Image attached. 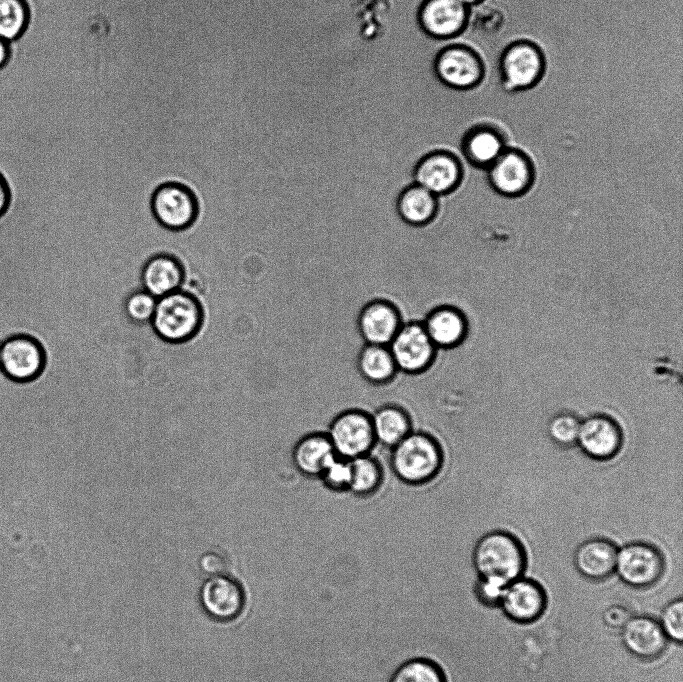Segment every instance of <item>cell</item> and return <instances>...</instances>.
Returning a JSON list of instances; mask_svg holds the SVG:
<instances>
[{
	"label": "cell",
	"instance_id": "30",
	"mask_svg": "<svg viewBox=\"0 0 683 682\" xmlns=\"http://www.w3.org/2000/svg\"><path fill=\"white\" fill-rule=\"evenodd\" d=\"M581 420L569 411L553 415L547 424L549 438L558 446L568 448L577 442Z\"/></svg>",
	"mask_w": 683,
	"mask_h": 682
},
{
	"label": "cell",
	"instance_id": "22",
	"mask_svg": "<svg viewBox=\"0 0 683 682\" xmlns=\"http://www.w3.org/2000/svg\"><path fill=\"white\" fill-rule=\"evenodd\" d=\"M185 281V268L174 255L158 253L151 256L141 271L143 289L159 299L180 290Z\"/></svg>",
	"mask_w": 683,
	"mask_h": 682
},
{
	"label": "cell",
	"instance_id": "37",
	"mask_svg": "<svg viewBox=\"0 0 683 682\" xmlns=\"http://www.w3.org/2000/svg\"><path fill=\"white\" fill-rule=\"evenodd\" d=\"M201 568L204 573L211 577L223 575L225 571V562L219 556L208 555L202 559Z\"/></svg>",
	"mask_w": 683,
	"mask_h": 682
},
{
	"label": "cell",
	"instance_id": "2",
	"mask_svg": "<svg viewBox=\"0 0 683 682\" xmlns=\"http://www.w3.org/2000/svg\"><path fill=\"white\" fill-rule=\"evenodd\" d=\"M445 456L438 439L422 430H412L390 449L389 467L403 484L418 487L437 478Z\"/></svg>",
	"mask_w": 683,
	"mask_h": 682
},
{
	"label": "cell",
	"instance_id": "11",
	"mask_svg": "<svg viewBox=\"0 0 683 682\" xmlns=\"http://www.w3.org/2000/svg\"><path fill=\"white\" fill-rule=\"evenodd\" d=\"M413 182L437 197L454 192L464 176L460 159L451 151L436 149L424 154L413 168Z\"/></svg>",
	"mask_w": 683,
	"mask_h": 682
},
{
	"label": "cell",
	"instance_id": "15",
	"mask_svg": "<svg viewBox=\"0 0 683 682\" xmlns=\"http://www.w3.org/2000/svg\"><path fill=\"white\" fill-rule=\"evenodd\" d=\"M576 444L589 458L607 461L621 450L623 432L617 421L609 415L592 414L581 420Z\"/></svg>",
	"mask_w": 683,
	"mask_h": 682
},
{
	"label": "cell",
	"instance_id": "28",
	"mask_svg": "<svg viewBox=\"0 0 683 682\" xmlns=\"http://www.w3.org/2000/svg\"><path fill=\"white\" fill-rule=\"evenodd\" d=\"M389 682H448L442 666L427 657H413L401 663Z\"/></svg>",
	"mask_w": 683,
	"mask_h": 682
},
{
	"label": "cell",
	"instance_id": "10",
	"mask_svg": "<svg viewBox=\"0 0 683 682\" xmlns=\"http://www.w3.org/2000/svg\"><path fill=\"white\" fill-rule=\"evenodd\" d=\"M488 181L492 189L509 198L527 193L535 181V166L531 157L523 150L507 147L487 168Z\"/></svg>",
	"mask_w": 683,
	"mask_h": 682
},
{
	"label": "cell",
	"instance_id": "17",
	"mask_svg": "<svg viewBox=\"0 0 683 682\" xmlns=\"http://www.w3.org/2000/svg\"><path fill=\"white\" fill-rule=\"evenodd\" d=\"M508 137L501 126L482 121L470 126L463 134L460 149L474 167L487 169L508 147Z\"/></svg>",
	"mask_w": 683,
	"mask_h": 682
},
{
	"label": "cell",
	"instance_id": "39",
	"mask_svg": "<svg viewBox=\"0 0 683 682\" xmlns=\"http://www.w3.org/2000/svg\"><path fill=\"white\" fill-rule=\"evenodd\" d=\"M10 54L9 42L0 38V68L8 61Z\"/></svg>",
	"mask_w": 683,
	"mask_h": 682
},
{
	"label": "cell",
	"instance_id": "12",
	"mask_svg": "<svg viewBox=\"0 0 683 682\" xmlns=\"http://www.w3.org/2000/svg\"><path fill=\"white\" fill-rule=\"evenodd\" d=\"M471 9L459 0H423L417 11L421 30L437 41L458 37L469 25Z\"/></svg>",
	"mask_w": 683,
	"mask_h": 682
},
{
	"label": "cell",
	"instance_id": "18",
	"mask_svg": "<svg viewBox=\"0 0 683 682\" xmlns=\"http://www.w3.org/2000/svg\"><path fill=\"white\" fill-rule=\"evenodd\" d=\"M402 323L397 306L382 298L367 302L357 318L358 332L365 344L388 346Z\"/></svg>",
	"mask_w": 683,
	"mask_h": 682
},
{
	"label": "cell",
	"instance_id": "13",
	"mask_svg": "<svg viewBox=\"0 0 683 682\" xmlns=\"http://www.w3.org/2000/svg\"><path fill=\"white\" fill-rule=\"evenodd\" d=\"M548 606V596L537 580L521 576L503 591L499 607L510 621L527 625L539 620Z\"/></svg>",
	"mask_w": 683,
	"mask_h": 682
},
{
	"label": "cell",
	"instance_id": "8",
	"mask_svg": "<svg viewBox=\"0 0 683 682\" xmlns=\"http://www.w3.org/2000/svg\"><path fill=\"white\" fill-rule=\"evenodd\" d=\"M150 208L155 220L173 232L192 226L199 214V203L193 190L176 181L156 187L151 196Z\"/></svg>",
	"mask_w": 683,
	"mask_h": 682
},
{
	"label": "cell",
	"instance_id": "16",
	"mask_svg": "<svg viewBox=\"0 0 683 682\" xmlns=\"http://www.w3.org/2000/svg\"><path fill=\"white\" fill-rule=\"evenodd\" d=\"M620 638L628 653L645 662L660 658L670 642L659 621L646 614L632 615L620 629Z\"/></svg>",
	"mask_w": 683,
	"mask_h": 682
},
{
	"label": "cell",
	"instance_id": "25",
	"mask_svg": "<svg viewBox=\"0 0 683 682\" xmlns=\"http://www.w3.org/2000/svg\"><path fill=\"white\" fill-rule=\"evenodd\" d=\"M438 198L413 182L399 193L396 210L404 223L413 227H423L435 219L439 208Z\"/></svg>",
	"mask_w": 683,
	"mask_h": 682
},
{
	"label": "cell",
	"instance_id": "19",
	"mask_svg": "<svg viewBox=\"0 0 683 682\" xmlns=\"http://www.w3.org/2000/svg\"><path fill=\"white\" fill-rule=\"evenodd\" d=\"M201 604L211 618L230 621L237 618L245 606V593L240 584L223 575L207 580L200 594Z\"/></svg>",
	"mask_w": 683,
	"mask_h": 682
},
{
	"label": "cell",
	"instance_id": "35",
	"mask_svg": "<svg viewBox=\"0 0 683 682\" xmlns=\"http://www.w3.org/2000/svg\"><path fill=\"white\" fill-rule=\"evenodd\" d=\"M505 587L477 578L473 591L475 598L485 607L498 608Z\"/></svg>",
	"mask_w": 683,
	"mask_h": 682
},
{
	"label": "cell",
	"instance_id": "27",
	"mask_svg": "<svg viewBox=\"0 0 683 682\" xmlns=\"http://www.w3.org/2000/svg\"><path fill=\"white\" fill-rule=\"evenodd\" d=\"M382 463L371 454L351 460L349 492L356 498L365 499L375 495L384 482Z\"/></svg>",
	"mask_w": 683,
	"mask_h": 682
},
{
	"label": "cell",
	"instance_id": "26",
	"mask_svg": "<svg viewBox=\"0 0 683 682\" xmlns=\"http://www.w3.org/2000/svg\"><path fill=\"white\" fill-rule=\"evenodd\" d=\"M360 377L374 386L391 383L398 373L397 366L386 345L364 344L356 359Z\"/></svg>",
	"mask_w": 683,
	"mask_h": 682
},
{
	"label": "cell",
	"instance_id": "31",
	"mask_svg": "<svg viewBox=\"0 0 683 682\" xmlns=\"http://www.w3.org/2000/svg\"><path fill=\"white\" fill-rule=\"evenodd\" d=\"M318 479L331 492H349L351 482V460L335 455L324 467Z\"/></svg>",
	"mask_w": 683,
	"mask_h": 682
},
{
	"label": "cell",
	"instance_id": "3",
	"mask_svg": "<svg viewBox=\"0 0 683 682\" xmlns=\"http://www.w3.org/2000/svg\"><path fill=\"white\" fill-rule=\"evenodd\" d=\"M150 323L162 341L174 345L184 344L200 332L204 323V309L196 296L180 289L157 299Z\"/></svg>",
	"mask_w": 683,
	"mask_h": 682
},
{
	"label": "cell",
	"instance_id": "32",
	"mask_svg": "<svg viewBox=\"0 0 683 682\" xmlns=\"http://www.w3.org/2000/svg\"><path fill=\"white\" fill-rule=\"evenodd\" d=\"M157 304V298L150 293L136 290L129 294L124 303V310L128 319L135 324H145L151 321Z\"/></svg>",
	"mask_w": 683,
	"mask_h": 682
},
{
	"label": "cell",
	"instance_id": "24",
	"mask_svg": "<svg viewBox=\"0 0 683 682\" xmlns=\"http://www.w3.org/2000/svg\"><path fill=\"white\" fill-rule=\"evenodd\" d=\"M370 415L376 445L389 450L413 430L410 414L400 405L387 403Z\"/></svg>",
	"mask_w": 683,
	"mask_h": 682
},
{
	"label": "cell",
	"instance_id": "6",
	"mask_svg": "<svg viewBox=\"0 0 683 682\" xmlns=\"http://www.w3.org/2000/svg\"><path fill=\"white\" fill-rule=\"evenodd\" d=\"M665 569L663 553L651 543L632 541L618 548L615 573L630 588L644 590L655 586Z\"/></svg>",
	"mask_w": 683,
	"mask_h": 682
},
{
	"label": "cell",
	"instance_id": "7",
	"mask_svg": "<svg viewBox=\"0 0 683 682\" xmlns=\"http://www.w3.org/2000/svg\"><path fill=\"white\" fill-rule=\"evenodd\" d=\"M325 433L335 454L348 460L371 454L376 446L371 415L362 409L350 408L339 412Z\"/></svg>",
	"mask_w": 683,
	"mask_h": 682
},
{
	"label": "cell",
	"instance_id": "29",
	"mask_svg": "<svg viewBox=\"0 0 683 682\" xmlns=\"http://www.w3.org/2000/svg\"><path fill=\"white\" fill-rule=\"evenodd\" d=\"M29 9L25 0H0V38L11 42L25 31Z\"/></svg>",
	"mask_w": 683,
	"mask_h": 682
},
{
	"label": "cell",
	"instance_id": "21",
	"mask_svg": "<svg viewBox=\"0 0 683 682\" xmlns=\"http://www.w3.org/2000/svg\"><path fill=\"white\" fill-rule=\"evenodd\" d=\"M421 322L438 350L458 347L464 342L469 331L468 319L464 312L448 304L432 308Z\"/></svg>",
	"mask_w": 683,
	"mask_h": 682
},
{
	"label": "cell",
	"instance_id": "14",
	"mask_svg": "<svg viewBox=\"0 0 683 682\" xmlns=\"http://www.w3.org/2000/svg\"><path fill=\"white\" fill-rule=\"evenodd\" d=\"M46 350L34 337L15 334L0 343V368L11 379L28 381L44 368Z\"/></svg>",
	"mask_w": 683,
	"mask_h": 682
},
{
	"label": "cell",
	"instance_id": "34",
	"mask_svg": "<svg viewBox=\"0 0 683 682\" xmlns=\"http://www.w3.org/2000/svg\"><path fill=\"white\" fill-rule=\"evenodd\" d=\"M471 15V14H470ZM469 23L478 33L492 36L501 31L505 24L503 12L494 6L480 7L474 17L470 16Z\"/></svg>",
	"mask_w": 683,
	"mask_h": 682
},
{
	"label": "cell",
	"instance_id": "40",
	"mask_svg": "<svg viewBox=\"0 0 683 682\" xmlns=\"http://www.w3.org/2000/svg\"><path fill=\"white\" fill-rule=\"evenodd\" d=\"M468 7L472 8L474 6L480 5L484 0H459Z\"/></svg>",
	"mask_w": 683,
	"mask_h": 682
},
{
	"label": "cell",
	"instance_id": "4",
	"mask_svg": "<svg viewBox=\"0 0 683 682\" xmlns=\"http://www.w3.org/2000/svg\"><path fill=\"white\" fill-rule=\"evenodd\" d=\"M546 67L545 53L535 41L515 39L504 46L498 57L500 85L507 93L533 89L543 79Z\"/></svg>",
	"mask_w": 683,
	"mask_h": 682
},
{
	"label": "cell",
	"instance_id": "23",
	"mask_svg": "<svg viewBox=\"0 0 683 682\" xmlns=\"http://www.w3.org/2000/svg\"><path fill=\"white\" fill-rule=\"evenodd\" d=\"M325 432H310L299 438L291 452L295 469L304 477L318 479L324 467L335 456Z\"/></svg>",
	"mask_w": 683,
	"mask_h": 682
},
{
	"label": "cell",
	"instance_id": "33",
	"mask_svg": "<svg viewBox=\"0 0 683 682\" xmlns=\"http://www.w3.org/2000/svg\"><path fill=\"white\" fill-rule=\"evenodd\" d=\"M659 624L669 641L678 645L683 641V599L668 602L661 610Z\"/></svg>",
	"mask_w": 683,
	"mask_h": 682
},
{
	"label": "cell",
	"instance_id": "9",
	"mask_svg": "<svg viewBox=\"0 0 683 682\" xmlns=\"http://www.w3.org/2000/svg\"><path fill=\"white\" fill-rule=\"evenodd\" d=\"M398 372L420 375L435 362L438 349L421 321L403 322L388 345Z\"/></svg>",
	"mask_w": 683,
	"mask_h": 682
},
{
	"label": "cell",
	"instance_id": "1",
	"mask_svg": "<svg viewBox=\"0 0 683 682\" xmlns=\"http://www.w3.org/2000/svg\"><path fill=\"white\" fill-rule=\"evenodd\" d=\"M472 565L477 578L506 587L523 576L527 553L512 533L493 530L482 535L472 550Z\"/></svg>",
	"mask_w": 683,
	"mask_h": 682
},
{
	"label": "cell",
	"instance_id": "5",
	"mask_svg": "<svg viewBox=\"0 0 683 682\" xmlns=\"http://www.w3.org/2000/svg\"><path fill=\"white\" fill-rule=\"evenodd\" d=\"M433 70L444 87L455 91L477 88L486 74L481 55L464 43L444 45L435 55Z\"/></svg>",
	"mask_w": 683,
	"mask_h": 682
},
{
	"label": "cell",
	"instance_id": "20",
	"mask_svg": "<svg viewBox=\"0 0 683 682\" xmlns=\"http://www.w3.org/2000/svg\"><path fill=\"white\" fill-rule=\"evenodd\" d=\"M617 545L603 537H592L580 543L573 554L576 571L586 580L602 582L615 573Z\"/></svg>",
	"mask_w": 683,
	"mask_h": 682
},
{
	"label": "cell",
	"instance_id": "36",
	"mask_svg": "<svg viewBox=\"0 0 683 682\" xmlns=\"http://www.w3.org/2000/svg\"><path fill=\"white\" fill-rule=\"evenodd\" d=\"M632 616L629 609L621 604H613L604 609L602 621L610 629L620 630Z\"/></svg>",
	"mask_w": 683,
	"mask_h": 682
},
{
	"label": "cell",
	"instance_id": "38",
	"mask_svg": "<svg viewBox=\"0 0 683 682\" xmlns=\"http://www.w3.org/2000/svg\"><path fill=\"white\" fill-rule=\"evenodd\" d=\"M10 204V191L6 180L0 173V216H2Z\"/></svg>",
	"mask_w": 683,
	"mask_h": 682
}]
</instances>
